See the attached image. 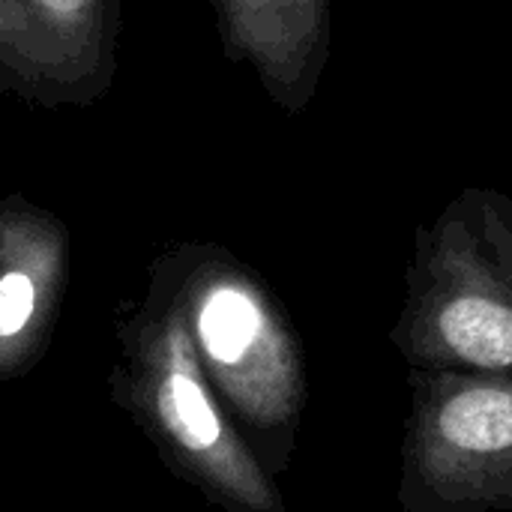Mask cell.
I'll return each mask as SVG.
<instances>
[{
  "label": "cell",
  "mask_w": 512,
  "mask_h": 512,
  "mask_svg": "<svg viewBox=\"0 0 512 512\" xmlns=\"http://www.w3.org/2000/svg\"><path fill=\"white\" fill-rule=\"evenodd\" d=\"M147 276L180 306L198 363L246 447L270 477L282 474L309 387L303 345L279 297L246 261L204 240L168 246Z\"/></svg>",
  "instance_id": "cell-1"
},
{
  "label": "cell",
  "mask_w": 512,
  "mask_h": 512,
  "mask_svg": "<svg viewBox=\"0 0 512 512\" xmlns=\"http://www.w3.org/2000/svg\"><path fill=\"white\" fill-rule=\"evenodd\" d=\"M111 402L144 432L165 471L225 512H288L210 387L180 306L147 276L141 303L117 321Z\"/></svg>",
  "instance_id": "cell-2"
},
{
  "label": "cell",
  "mask_w": 512,
  "mask_h": 512,
  "mask_svg": "<svg viewBox=\"0 0 512 512\" xmlns=\"http://www.w3.org/2000/svg\"><path fill=\"white\" fill-rule=\"evenodd\" d=\"M390 342L408 369L512 375V195L468 186L417 225Z\"/></svg>",
  "instance_id": "cell-3"
},
{
  "label": "cell",
  "mask_w": 512,
  "mask_h": 512,
  "mask_svg": "<svg viewBox=\"0 0 512 512\" xmlns=\"http://www.w3.org/2000/svg\"><path fill=\"white\" fill-rule=\"evenodd\" d=\"M402 512H512V375L408 369Z\"/></svg>",
  "instance_id": "cell-4"
},
{
  "label": "cell",
  "mask_w": 512,
  "mask_h": 512,
  "mask_svg": "<svg viewBox=\"0 0 512 512\" xmlns=\"http://www.w3.org/2000/svg\"><path fill=\"white\" fill-rule=\"evenodd\" d=\"M120 0H0V93L90 108L120 72Z\"/></svg>",
  "instance_id": "cell-5"
},
{
  "label": "cell",
  "mask_w": 512,
  "mask_h": 512,
  "mask_svg": "<svg viewBox=\"0 0 512 512\" xmlns=\"http://www.w3.org/2000/svg\"><path fill=\"white\" fill-rule=\"evenodd\" d=\"M69 273V225L21 192L0 195V384L45 357Z\"/></svg>",
  "instance_id": "cell-6"
},
{
  "label": "cell",
  "mask_w": 512,
  "mask_h": 512,
  "mask_svg": "<svg viewBox=\"0 0 512 512\" xmlns=\"http://www.w3.org/2000/svg\"><path fill=\"white\" fill-rule=\"evenodd\" d=\"M228 60L255 72L288 117L303 114L330 63L333 0H213Z\"/></svg>",
  "instance_id": "cell-7"
}]
</instances>
